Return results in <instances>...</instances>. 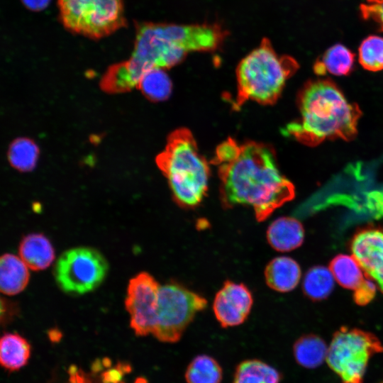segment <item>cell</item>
Returning a JSON list of instances; mask_svg holds the SVG:
<instances>
[{
  "label": "cell",
  "instance_id": "cell-5",
  "mask_svg": "<svg viewBox=\"0 0 383 383\" xmlns=\"http://www.w3.org/2000/svg\"><path fill=\"white\" fill-rule=\"evenodd\" d=\"M298 67L299 65L293 57L279 55L270 41L263 39L237 67L235 106L240 107L248 100L262 104H274L279 97L287 80Z\"/></svg>",
  "mask_w": 383,
  "mask_h": 383
},
{
  "label": "cell",
  "instance_id": "cell-12",
  "mask_svg": "<svg viewBox=\"0 0 383 383\" xmlns=\"http://www.w3.org/2000/svg\"><path fill=\"white\" fill-rule=\"evenodd\" d=\"M252 304V295L247 286L227 280L215 296L213 310L220 325L228 328L242 324Z\"/></svg>",
  "mask_w": 383,
  "mask_h": 383
},
{
  "label": "cell",
  "instance_id": "cell-25",
  "mask_svg": "<svg viewBox=\"0 0 383 383\" xmlns=\"http://www.w3.org/2000/svg\"><path fill=\"white\" fill-rule=\"evenodd\" d=\"M137 87L152 101L166 100L172 89L171 79L163 69H153L147 72Z\"/></svg>",
  "mask_w": 383,
  "mask_h": 383
},
{
  "label": "cell",
  "instance_id": "cell-27",
  "mask_svg": "<svg viewBox=\"0 0 383 383\" xmlns=\"http://www.w3.org/2000/svg\"><path fill=\"white\" fill-rule=\"evenodd\" d=\"M360 9L364 19L372 21L383 31V0H365Z\"/></svg>",
  "mask_w": 383,
  "mask_h": 383
},
{
  "label": "cell",
  "instance_id": "cell-9",
  "mask_svg": "<svg viewBox=\"0 0 383 383\" xmlns=\"http://www.w3.org/2000/svg\"><path fill=\"white\" fill-rule=\"evenodd\" d=\"M108 270V262L99 251L90 247H77L60 256L53 274L65 293L82 295L96 289L105 279Z\"/></svg>",
  "mask_w": 383,
  "mask_h": 383
},
{
  "label": "cell",
  "instance_id": "cell-32",
  "mask_svg": "<svg viewBox=\"0 0 383 383\" xmlns=\"http://www.w3.org/2000/svg\"><path fill=\"white\" fill-rule=\"evenodd\" d=\"M28 9L39 11L48 6L50 0H21Z\"/></svg>",
  "mask_w": 383,
  "mask_h": 383
},
{
  "label": "cell",
  "instance_id": "cell-26",
  "mask_svg": "<svg viewBox=\"0 0 383 383\" xmlns=\"http://www.w3.org/2000/svg\"><path fill=\"white\" fill-rule=\"evenodd\" d=\"M358 60L362 67L369 71L383 70V38L371 35L360 44Z\"/></svg>",
  "mask_w": 383,
  "mask_h": 383
},
{
  "label": "cell",
  "instance_id": "cell-28",
  "mask_svg": "<svg viewBox=\"0 0 383 383\" xmlns=\"http://www.w3.org/2000/svg\"><path fill=\"white\" fill-rule=\"evenodd\" d=\"M377 290V283L372 279L365 275L362 282L354 290V301L359 306H365L374 298Z\"/></svg>",
  "mask_w": 383,
  "mask_h": 383
},
{
  "label": "cell",
  "instance_id": "cell-8",
  "mask_svg": "<svg viewBox=\"0 0 383 383\" xmlns=\"http://www.w3.org/2000/svg\"><path fill=\"white\" fill-rule=\"evenodd\" d=\"M206 306L204 296L179 283L171 282L160 286L152 335L163 343L177 342L195 316Z\"/></svg>",
  "mask_w": 383,
  "mask_h": 383
},
{
  "label": "cell",
  "instance_id": "cell-22",
  "mask_svg": "<svg viewBox=\"0 0 383 383\" xmlns=\"http://www.w3.org/2000/svg\"><path fill=\"white\" fill-rule=\"evenodd\" d=\"M335 279L329 270L324 266L317 265L306 272L302 290L306 296L313 301L326 299L334 288Z\"/></svg>",
  "mask_w": 383,
  "mask_h": 383
},
{
  "label": "cell",
  "instance_id": "cell-11",
  "mask_svg": "<svg viewBox=\"0 0 383 383\" xmlns=\"http://www.w3.org/2000/svg\"><path fill=\"white\" fill-rule=\"evenodd\" d=\"M350 249L365 275L372 279L383 293V227L360 228L350 240Z\"/></svg>",
  "mask_w": 383,
  "mask_h": 383
},
{
  "label": "cell",
  "instance_id": "cell-16",
  "mask_svg": "<svg viewBox=\"0 0 383 383\" xmlns=\"http://www.w3.org/2000/svg\"><path fill=\"white\" fill-rule=\"evenodd\" d=\"M29 268L19 256L12 253L0 255V293L13 296L22 292L27 287Z\"/></svg>",
  "mask_w": 383,
  "mask_h": 383
},
{
  "label": "cell",
  "instance_id": "cell-15",
  "mask_svg": "<svg viewBox=\"0 0 383 383\" xmlns=\"http://www.w3.org/2000/svg\"><path fill=\"white\" fill-rule=\"evenodd\" d=\"M265 282L279 292H289L298 285L301 275L299 265L294 259L281 256L270 260L265 269Z\"/></svg>",
  "mask_w": 383,
  "mask_h": 383
},
{
  "label": "cell",
  "instance_id": "cell-1",
  "mask_svg": "<svg viewBox=\"0 0 383 383\" xmlns=\"http://www.w3.org/2000/svg\"><path fill=\"white\" fill-rule=\"evenodd\" d=\"M212 163L218 168L223 206H251L260 222L295 196L293 184L280 172L274 152L265 144L238 143L229 138L218 146Z\"/></svg>",
  "mask_w": 383,
  "mask_h": 383
},
{
  "label": "cell",
  "instance_id": "cell-30",
  "mask_svg": "<svg viewBox=\"0 0 383 383\" xmlns=\"http://www.w3.org/2000/svg\"><path fill=\"white\" fill-rule=\"evenodd\" d=\"M70 383H96L83 371L72 365L69 369Z\"/></svg>",
  "mask_w": 383,
  "mask_h": 383
},
{
  "label": "cell",
  "instance_id": "cell-19",
  "mask_svg": "<svg viewBox=\"0 0 383 383\" xmlns=\"http://www.w3.org/2000/svg\"><path fill=\"white\" fill-rule=\"evenodd\" d=\"M281 373L274 367L257 359H248L235 367L232 383H280Z\"/></svg>",
  "mask_w": 383,
  "mask_h": 383
},
{
  "label": "cell",
  "instance_id": "cell-3",
  "mask_svg": "<svg viewBox=\"0 0 383 383\" xmlns=\"http://www.w3.org/2000/svg\"><path fill=\"white\" fill-rule=\"evenodd\" d=\"M297 104L300 116L282 129L284 135L311 147L325 140L350 141L356 137L362 111L331 79L307 82L298 94Z\"/></svg>",
  "mask_w": 383,
  "mask_h": 383
},
{
  "label": "cell",
  "instance_id": "cell-20",
  "mask_svg": "<svg viewBox=\"0 0 383 383\" xmlns=\"http://www.w3.org/2000/svg\"><path fill=\"white\" fill-rule=\"evenodd\" d=\"M355 55L345 46L336 44L328 48L314 65V72L319 75L327 72L336 76L349 74L354 65Z\"/></svg>",
  "mask_w": 383,
  "mask_h": 383
},
{
  "label": "cell",
  "instance_id": "cell-21",
  "mask_svg": "<svg viewBox=\"0 0 383 383\" xmlns=\"http://www.w3.org/2000/svg\"><path fill=\"white\" fill-rule=\"evenodd\" d=\"M39 154V148L33 140L28 137H18L8 147L7 159L14 170L28 172L35 167Z\"/></svg>",
  "mask_w": 383,
  "mask_h": 383
},
{
  "label": "cell",
  "instance_id": "cell-18",
  "mask_svg": "<svg viewBox=\"0 0 383 383\" xmlns=\"http://www.w3.org/2000/svg\"><path fill=\"white\" fill-rule=\"evenodd\" d=\"M328 347L323 339L315 334L299 338L293 345V355L297 364L315 369L326 360Z\"/></svg>",
  "mask_w": 383,
  "mask_h": 383
},
{
  "label": "cell",
  "instance_id": "cell-31",
  "mask_svg": "<svg viewBox=\"0 0 383 383\" xmlns=\"http://www.w3.org/2000/svg\"><path fill=\"white\" fill-rule=\"evenodd\" d=\"M13 306L0 296V327L12 316Z\"/></svg>",
  "mask_w": 383,
  "mask_h": 383
},
{
  "label": "cell",
  "instance_id": "cell-10",
  "mask_svg": "<svg viewBox=\"0 0 383 383\" xmlns=\"http://www.w3.org/2000/svg\"><path fill=\"white\" fill-rule=\"evenodd\" d=\"M160 285L149 273H138L130 279L125 306L130 315V326L138 336L152 334L157 322Z\"/></svg>",
  "mask_w": 383,
  "mask_h": 383
},
{
  "label": "cell",
  "instance_id": "cell-23",
  "mask_svg": "<svg viewBox=\"0 0 383 383\" xmlns=\"http://www.w3.org/2000/svg\"><path fill=\"white\" fill-rule=\"evenodd\" d=\"M184 377L187 383H221L223 370L213 357L199 355L188 365Z\"/></svg>",
  "mask_w": 383,
  "mask_h": 383
},
{
  "label": "cell",
  "instance_id": "cell-6",
  "mask_svg": "<svg viewBox=\"0 0 383 383\" xmlns=\"http://www.w3.org/2000/svg\"><path fill=\"white\" fill-rule=\"evenodd\" d=\"M59 17L72 33L99 40L126 26L123 0H57Z\"/></svg>",
  "mask_w": 383,
  "mask_h": 383
},
{
  "label": "cell",
  "instance_id": "cell-4",
  "mask_svg": "<svg viewBox=\"0 0 383 383\" xmlns=\"http://www.w3.org/2000/svg\"><path fill=\"white\" fill-rule=\"evenodd\" d=\"M156 164L168 181L173 198L184 208H194L204 199L209 167L200 154L196 140L187 128L172 132Z\"/></svg>",
  "mask_w": 383,
  "mask_h": 383
},
{
  "label": "cell",
  "instance_id": "cell-14",
  "mask_svg": "<svg viewBox=\"0 0 383 383\" xmlns=\"http://www.w3.org/2000/svg\"><path fill=\"white\" fill-rule=\"evenodd\" d=\"M304 228L297 219L282 216L272 221L267 230V240L279 252H289L301 246L304 240Z\"/></svg>",
  "mask_w": 383,
  "mask_h": 383
},
{
  "label": "cell",
  "instance_id": "cell-2",
  "mask_svg": "<svg viewBox=\"0 0 383 383\" xmlns=\"http://www.w3.org/2000/svg\"><path fill=\"white\" fill-rule=\"evenodd\" d=\"M215 43L216 33L210 24L138 23L131 55L106 71L101 88L111 94L131 91L147 72L170 68L189 52L210 51Z\"/></svg>",
  "mask_w": 383,
  "mask_h": 383
},
{
  "label": "cell",
  "instance_id": "cell-33",
  "mask_svg": "<svg viewBox=\"0 0 383 383\" xmlns=\"http://www.w3.org/2000/svg\"><path fill=\"white\" fill-rule=\"evenodd\" d=\"M135 383H146V381L145 379L140 378L135 381Z\"/></svg>",
  "mask_w": 383,
  "mask_h": 383
},
{
  "label": "cell",
  "instance_id": "cell-29",
  "mask_svg": "<svg viewBox=\"0 0 383 383\" xmlns=\"http://www.w3.org/2000/svg\"><path fill=\"white\" fill-rule=\"evenodd\" d=\"M131 370L129 364L119 362L114 367L109 368L101 374V382L102 383H123V377Z\"/></svg>",
  "mask_w": 383,
  "mask_h": 383
},
{
  "label": "cell",
  "instance_id": "cell-13",
  "mask_svg": "<svg viewBox=\"0 0 383 383\" xmlns=\"http://www.w3.org/2000/svg\"><path fill=\"white\" fill-rule=\"evenodd\" d=\"M18 253L27 267L33 271L48 268L55 259V249L44 234L33 233L23 236L20 241Z\"/></svg>",
  "mask_w": 383,
  "mask_h": 383
},
{
  "label": "cell",
  "instance_id": "cell-17",
  "mask_svg": "<svg viewBox=\"0 0 383 383\" xmlns=\"http://www.w3.org/2000/svg\"><path fill=\"white\" fill-rule=\"evenodd\" d=\"M31 348L28 341L15 332L0 336V365L9 371H16L28 362Z\"/></svg>",
  "mask_w": 383,
  "mask_h": 383
},
{
  "label": "cell",
  "instance_id": "cell-7",
  "mask_svg": "<svg viewBox=\"0 0 383 383\" xmlns=\"http://www.w3.org/2000/svg\"><path fill=\"white\" fill-rule=\"evenodd\" d=\"M381 353L383 345L375 335L343 326L333 334L326 360L343 383H363L370 359Z\"/></svg>",
  "mask_w": 383,
  "mask_h": 383
},
{
  "label": "cell",
  "instance_id": "cell-24",
  "mask_svg": "<svg viewBox=\"0 0 383 383\" xmlns=\"http://www.w3.org/2000/svg\"><path fill=\"white\" fill-rule=\"evenodd\" d=\"M335 280L343 287L355 290L362 282L364 272L353 256L338 255L329 264Z\"/></svg>",
  "mask_w": 383,
  "mask_h": 383
}]
</instances>
